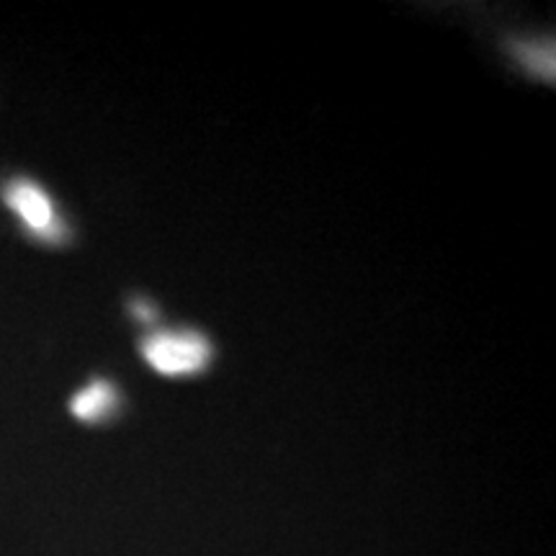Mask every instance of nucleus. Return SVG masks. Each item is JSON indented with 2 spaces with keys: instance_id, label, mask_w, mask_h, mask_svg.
I'll list each match as a JSON object with an SVG mask.
<instances>
[{
  "instance_id": "obj_1",
  "label": "nucleus",
  "mask_w": 556,
  "mask_h": 556,
  "mask_svg": "<svg viewBox=\"0 0 556 556\" xmlns=\"http://www.w3.org/2000/svg\"><path fill=\"white\" fill-rule=\"evenodd\" d=\"M142 356L163 377H186L208 366L212 343L193 330H165L144 338Z\"/></svg>"
},
{
  "instance_id": "obj_2",
  "label": "nucleus",
  "mask_w": 556,
  "mask_h": 556,
  "mask_svg": "<svg viewBox=\"0 0 556 556\" xmlns=\"http://www.w3.org/2000/svg\"><path fill=\"white\" fill-rule=\"evenodd\" d=\"M5 201L18 214L21 222L34 229V232L54 235V227H58L54 206L50 197L37 184H31V180H13L9 189H5Z\"/></svg>"
},
{
  "instance_id": "obj_3",
  "label": "nucleus",
  "mask_w": 556,
  "mask_h": 556,
  "mask_svg": "<svg viewBox=\"0 0 556 556\" xmlns=\"http://www.w3.org/2000/svg\"><path fill=\"white\" fill-rule=\"evenodd\" d=\"M116 400H119L116 397V389L111 387L109 381L99 379L75 394L73 402H70V409H73V415L78 417V420L96 422L116 407Z\"/></svg>"
},
{
  "instance_id": "obj_4",
  "label": "nucleus",
  "mask_w": 556,
  "mask_h": 556,
  "mask_svg": "<svg viewBox=\"0 0 556 556\" xmlns=\"http://www.w3.org/2000/svg\"><path fill=\"white\" fill-rule=\"evenodd\" d=\"M135 312H137L139 317L144 319V323H150V319H155V315H157L155 309H152V307H144V304H135Z\"/></svg>"
}]
</instances>
